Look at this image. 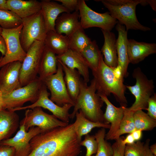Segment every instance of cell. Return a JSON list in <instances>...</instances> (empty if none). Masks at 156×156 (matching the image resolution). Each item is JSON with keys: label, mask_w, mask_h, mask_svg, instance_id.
<instances>
[{"label": "cell", "mask_w": 156, "mask_h": 156, "mask_svg": "<svg viewBox=\"0 0 156 156\" xmlns=\"http://www.w3.org/2000/svg\"><path fill=\"white\" fill-rule=\"evenodd\" d=\"M81 142L74 123L57 127L32 138L28 156H77L81 152Z\"/></svg>", "instance_id": "6da1fadb"}, {"label": "cell", "mask_w": 156, "mask_h": 156, "mask_svg": "<svg viewBox=\"0 0 156 156\" xmlns=\"http://www.w3.org/2000/svg\"><path fill=\"white\" fill-rule=\"evenodd\" d=\"M87 84L81 79L79 94L75 102L73 111L70 114V118L73 119L76 113L81 110L88 120L94 122L105 123L101 109L104 102L96 93L94 79L91 80L90 86Z\"/></svg>", "instance_id": "7a4b0ae2"}, {"label": "cell", "mask_w": 156, "mask_h": 156, "mask_svg": "<svg viewBox=\"0 0 156 156\" xmlns=\"http://www.w3.org/2000/svg\"><path fill=\"white\" fill-rule=\"evenodd\" d=\"M114 68L105 64L101 53L98 66L96 70L92 71L95 81L97 93L107 96L112 93L121 106L127 107L128 102L125 96L126 86L123 83L124 80L116 77Z\"/></svg>", "instance_id": "3957f363"}, {"label": "cell", "mask_w": 156, "mask_h": 156, "mask_svg": "<svg viewBox=\"0 0 156 156\" xmlns=\"http://www.w3.org/2000/svg\"><path fill=\"white\" fill-rule=\"evenodd\" d=\"M109 11L111 15L120 23L124 25L127 31L129 30H140L144 31L151 29L141 24L137 18L135 9L137 5L148 4L146 0H100Z\"/></svg>", "instance_id": "277c9868"}, {"label": "cell", "mask_w": 156, "mask_h": 156, "mask_svg": "<svg viewBox=\"0 0 156 156\" xmlns=\"http://www.w3.org/2000/svg\"><path fill=\"white\" fill-rule=\"evenodd\" d=\"M44 84L43 82L37 77L27 85L8 94H3L4 109L12 110L23 107L26 102L34 103L38 98Z\"/></svg>", "instance_id": "5b68a950"}, {"label": "cell", "mask_w": 156, "mask_h": 156, "mask_svg": "<svg viewBox=\"0 0 156 156\" xmlns=\"http://www.w3.org/2000/svg\"><path fill=\"white\" fill-rule=\"evenodd\" d=\"M132 76L136 80L135 84L126 87L134 96L135 101L128 109L134 112L139 110H146L148 100L154 94L153 80L148 79L139 67L134 70Z\"/></svg>", "instance_id": "8992f818"}, {"label": "cell", "mask_w": 156, "mask_h": 156, "mask_svg": "<svg viewBox=\"0 0 156 156\" xmlns=\"http://www.w3.org/2000/svg\"><path fill=\"white\" fill-rule=\"evenodd\" d=\"M22 19L20 40L22 47L27 52L34 42L44 41L47 31L41 10Z\"/></svg>", "instance_id": "52a82bcc"}, {"label": "cell", "mask_w": 156, "mask_h": 156, "mask_svg": "<svg viewBox=\"0 0 156 156\" xmlns=\"http://www.w3.org/2000/svg\"><path fill=\"white\" fill-rule=\"evenodd\" d=\"M44 47V41H36L27 52L20 69V78L22 87L37 77Z\"/></svg>", "instance_id": "ba28073f"}, {"label": "cell", "mask_w": 156, "mask_h": 156, "mask_svg": "<svg viewBox=\"0 0 156 156\" xmlns=\"http://www.w3.org/2000/svg\"><path fill=\"white\" fill-rule=\"evenodd\" d=\"M22 23L17 27L11 29L2 28L1 35L5 43L6 51L5 55L0 57V67L15 61L22 62L26 55L22 47L20 36Z\"/></svg>", "instance_id": "9c48e42d"}, {"label": "cell", "mask_w": 156, "mask_h": 156, "mask_svg": "<svg viewBox=\"0 0 156 156\" xmlns=\"http://www.w3.org/2000/svg\"><path fill=\"white\" fill-rule=\"evenodd\" d=\"M79 11L80 22L83 29L96 27L111 31L118 22L109 12L99 13L94 11L86 5L84 0H80Z\"/></svg>", "instance_id": "30bf717a"}, {"label": "cell", "mask_w": 156, "mask_h": 156, "mask_svg": "<svg viewBox=\"0 0 156 156\" xmlns=\"http://www.w3.org/2000/svg\"><path fill=\"white\" fill-rule=\"evenodd\" d=\"M56 118L43 111L41 107H36L27 109L25 111V117L19 122L20 125H23L26 131L32 127L40 128L42 132L59 127L68 125Z\"/></svg>", "instance_id": "8fae6325"}, {"label": "cell", "mask_w": 156, "mask_h": 156, "mask_svg": "<svg viewBox=\"0 0 156 156\" xmlns=\"http://www.w3.org/2000/svg\"><path fill=\"white\" fill-rule=\"evenodd\" d=\"M63 71L61 63L57 61V72L47 77L43 82L47 88L50 91V99L52 101L61 107L67 104H71L74 106L75 103L67 91Z\"/></svg>", "instance_id": "7c38bea8"}, {"label": "cell", "mask_w": 156, "mask_h": 156, "mask_svg": "<svg viewBox=\"0 0 156 156\" xmlns=\"http://www.w3.org/2000/svg\"><path fill=\"white\" fill-rule=\"evenodd\" d=\"M50 93L44 83L40 91L38 100L31 105L14 109L12 111H16L32 109L36 107H40L47 109L50 111L53 115L60 120L69 123L70 119L69 109L73 105L67 104L62 106H60L49 99Z\"/></svg>", "instance_id": "4fadbf2b"}, {"label": "cell", "mask_w": 156, "mask_h": 156, "mask_svg": "<svg viewBox=\"0 0 156 156\" xmlns=\"http://www.w3.org/2000/svg\"><path fill=\"white\" fill-rule=\"evenodd\" d=\"M42 132L41 129L36 127H31L27 131L23 125H20L19 130L15 136L0 141V145L13 147L15 156H28L31 151L30 141L34 136Z\"/></svg>", "instance_id": "5bb4252c"}, {"label": "cell", "mask_w": 156, "mask_h": 156, "mask_svg": "<svg viewBox=\"0 0 156 156\" xmlns=\"http://www.w3.org/2000/svg\"><path fill=\"white\" fill-rule=\"evenodd\" d=\"M22 62L15 61L8 63L0 70V90L3 94H8L22 87L20 81Z\"/></svg>", "instance_id": "9a60e30c"}, {"label": "cell", "mask_w": 156, "mask_h": 156, "mask_svg": "<svg viewBox=\"0 0 156 156\" xmlns=\"http://www.w3.org/2000/svg\"><path fill=\"white\" fill-rule=\"evenodd\" d=\"M99 95L106 105L105 111L103 114L105 122L110 125L108 131L105 134V139L112 140L119 129L123 116L124 107H116L110 102L106 96Z\"/></svg>", "instance_id": "2e32d148"}, {"label": "cell", "mask_w": 156, "mask_h": 156, "mask_svg": "<svg viewBox=\"0 0 156 156\" xmlns=\"http://www.w3.org/2000/svg\"><path fill=\"white\" fill-rule=\"evenodd\" d=\"M58 60L68 68L77 70L86 83L89 81L88 66L81 54L70 49L64 53L57 55Z\"/></svg>", "instance_id": "e0dca14e"}, {"label": "cell", "mask_w": 156, "mask_h": 156, "mask_svg": "<svg viewBox=\"0 0 156 156\" xmlns=\"http://www.w3.org/2000/svg\"><path fill=\"white\" fill-rule=\"evenodd\" d=\"M116 29L118 33V37L116 40L118 66L121 69L123 77H126L128 75L127 69L130 63L127 50V31L125 27L118 21L116 25Z\"/></svg>", "instance_id": "ac0fdd59"}, {"label": "cell", "mask_w": 156, "mask_h": 156, "mask_svg": "<svg viewBox=\"0 0 156 156\" xmlns=\"http://www.w3.org/2000/svg\"><path fill=\"white\" fill-rule=\"evenodd\" d=\"M127 50L130 63L137 64L149 55L156 53V44L128 39Z\"/></svg>", "instance_id": "d6986e66"}, {"label": "cell", "mask_w": 156, "mask_h": 156, "mask_svg": "<svg viewBox=\"0 0 156 156\" xmlns=\"http://www.w3.org/2000/svg\"><path fill=\"white\" fill-rule=\"evenodd\" d=\"M41 11L44 19L47 32L49 31H55L56 21L61 13L70 12L62 4L49 0L40 1Z\"/></svg>", "instance_id": "ffe728a7"}, {"label": "cell", "mask_w": 156, "mask_h": 156, "mask_svg": "<svg viewBox=\"0 0 156 156\" xmlns=\"http://www.w3.org/2000/svg\"><path fill=\"white\" fill-rule=\"evenodd\" d=\"M79 11L64 12L57 19L55 23V32L59 34H64L68 37L78 29L81 27Z\"/></svg>", "instance_id": "44dd1931"}, {"label": "cell", "mask_w": 156, "mask_h": 156, "mask_svg": "<svg viewBox=\"0 0 156 156\" xmlns=\"http://www.w3.org/2000/svg\"><path fill=\"white\" fill-rule=\"evenodd\" d=\"M19 124V116L15 112L0 109V142L10 138Z\"/></svg>", "instance_id": "7402d4cb"}, {"label": "cell", "mask_w": 156, "mask_h": 156, "mask_svg": "<svg viewBox=\"0 0 156 156\" xmlns=\"http://www.w3.org/2000/svg\"><path fill=\"white\" fill-rule=\"evenodd\" d=\"M8 10L11 11L22 19L32 16L41 10L40 1L36 0H7Z\"/></svg>", "instance_id": "603a6c76"}, {"label": "cell", "mask_w": 156, "mask_h": 156, "mask_svg": "<svg viewBox=\"0 0 156 156\" xmlns=\"http://www.w3.org/2000/svg\"><path fill=\"white\" fill-rule=\"evenodd\" d=\"M104 39L103 45L101 52L104 55L103 61L107 66L111 68L118 65L116 40L114 34L111 31L101 29Z\"/></svg>", "instance_id": "cb8c5ba5"}, {"label": "cell", "mask_w": 156, "mask_h": 156, "mask_svg": "<svg viewBox=\"0 0 156 156\" xmlns=\"http://www.w3.org/2000/svg\"><path fill=\"white\" fill-rule=\"evenodd\" d=\"M44 42L45 46L57 55L64 53L69 49L68 37L54 31L47 32Z\"/></svg>", "instance_id": "d4e9b609"}, {"label": "cell", "mask_w": 156, "mask_h": 156, "mask_svg": "<svg viewBox=\"0 0 156 156\" xmlns=\"http://www.w3.org/2000/svg\"><path fill=\"white\" fill-rule=\"evenodd\" d=\"M75 116L76 119L74 123L75 129L78 138L80 141H81L83 136L88 134L94 128L109 129L110 127V125L109 124L94 122L88 120L86 118L81 110L76 113Z\"/></svg>", "instance_id": "484cf974"}, {"label": "cell", "mask_w": 156, "mask_h": 156, "mask_svg": "<svg viewBox=\"0 0 156 156\" xmlns=\"http://www.w3.org/2000/svg\"><path fill=\"white\" fill-rule=\"evenodd\" d=\"M57 61L61 63L65 73L64 80L68 94L75 103L79 92L81 75L77 70L70 69Z\"/></svg>", "instance_id": "4316f807"}, {"label": "cell", "mask_w": 156, "mask_h": 156, "mask_svg": "<svg viewBox=\"0 0 156 156\" xmlns=\"http://www.w3.org/2000/svg\"><path fill=\"white\" fill-rule=\"evenodd\" d=\"M56 56L45 46L38 73L39 78L43 81L47 77L57 72V60Z\"/></svg>", "instance_id": "83f0119b"}, {"label": "cell", "mask_w": 156, "mask_h": 156, "mask_svg": "<svg viewBox=\"0 0 156 156\" xmlns=\"http://www.w3.org/2000/svg\"><path fill=\"white\" fill-rule=\"evenodd\" d=\"M101 53L95 40H94L80 53L92 71L96 70L99 65Z\"/></svg>", "instance_id": "f1b7e54d"}, {"label": "cell", "mask_w": 156, "mask_h": 156, "mask_svg": "<svg viewBox=\"0 0 156 156\" xmlns=\"http://www.w3.org/2000/svg\"><path fill=\"white\" fill-rule=\"evenodd\" d=\"M68 38L69 49L80 53L92 41L82 27L76 30Z\"/></svg>", "instance_id": "f546056e"}, {"label": "cell", "mask_w": 156, "mask_h": 156, "mask_svg": "<svg viewBox=\"0 0 156 156\" xmlns=\"http://www.w3.org/2000/svg\"><path fill=\"white\" fill-rule=\"evenodd\" d=\"M133 117L135 129L150 131L156 126V120L151 118L142 110L135 112Z\"/></svg>", "instance_id": "4dcf8cb0"}, {"label": "cell", "mask_w": 156, "mask_h": 156, "mask_svg": "<svg viewBox=\"0 0 156 156\" xmlns=\"http://www.w3.org/2000/svg\"><path fill=\"white\" fill-rule=\"evenodd\" d=\"M124 109L123 116L113 140L116 139L124 134H131L135 130L133 117L134 112L129 110L127 107H124Z\"/></svg>", "instance_id": "1f68e13d"}, {"label": "cell", "mask_w": 156, "mask_h": 156, "mask_svg": "<svg viewBox=\"0 0 156 156\" xmlns=\"http://www.w3.org/2000/svg\"><path fill=\"white\" fill-rule=\"evenodd\" d=\"M105 129L102 128L94 135L97 144L96 154L92 156H113L112 145L105 139Z\"/></svg>", "instance_id": "d6a6232c"}, {"label": "cell", "mask_w": 156, "mask_h": 156, "mask_svg": "<svg viewBox=\"0 0 156 156\" xmlns=\"http://www.w3.org/2000/svg\"><path fill=\"white\" fill-rule=\"evenodd\" d=\"M22 19L14 12L10 10H0V25L4 29H11L19 26Z\"/></svg>", "instance_id": "836d02e7"}, {"label": "cell", "mask_w": 156, "mask_h": 156, "mask_svg": "<svg viewBox=\"0 0 156 156\" xmlns=\"http://www.w3.org/2000/svg\"><path fill=\"white\" fill-rule=\"evenodd\" d=\"M146 147V143L140 141L132 144L126 145L124 156H144Z\"/></svg>", "instance_id": "e575fe53"}, {"label": "cell", "mask_w": 156, "mask_h": 156, "mask_svg": "<svg viewBox=\"0 0 156 156\" xmlns=\"http://www.w3.org/2000/svg\"><path fill=\"white\" fill-rule=\"evenodd\" d=\"M81 146L85 147L86 152L85 156H92L96 153L97 149V144L94 135L88 134L86 135L83 140L80 143Z\"/></svg>", "instance_id": "d590c367"}, {"label": "cell", "mask_w": 156, "mask_h": 156, "mask_svg": "<svg viewBox=\"0 0 156 156\" xmlns=\"http://www.w3.org/2000/svg\"><path fill=\"white\" fill-rule=\"evenodd\" d=\"M125 138L121 137L116 139V141L112 145L113 150V156H124V151L125 145L122 143Z\"/></svg>", "instance_id": "8d00e7d4"}, {"label": "cell", "mask_w": 156, "mask_h": 156, "mask_svg": "<svg viewBox=\"0 0 156 156\" xmlns=\"http://www.w3.org/2000/svg\"><path fill=\"white\" fill-rule=\"evenodd\" d=\"M62 3L70 12L79 10L80 0H55Z\"/></svg>", "instance_id": "74e56055"}, {"label": "cell", "mask_w": 156, "mask_h": 156, "mask_svg": "<svg viewBox=\"0 0 156 156\" xmlns=\"http://www.w3.org/2000/svg\"><path fill=\"white\" fill-rule=\"evenodd\" d=\"M147 114L152 118L156 120V94H154L148 101Z\"/></svg>", "instance_id": "f35d334b"}, {"label": "cell", "mask_w": 156, "mask_h": 156, "mask_svg": "<svg viewBox=\"0 0 156 156\" xmlns=\"http://www.w3.org/2000/svg\"><path fill=\"white\" fill-rule=\"evenodd\" d=\"M14 148L6 145H0V156H15Z\"/></svg>", "instance_id": "ab89813d"}, {"label": "cell", "mask_w": 156, "mask_h": 156, "mask_svg": "<svg viewBox=\"0 0 156 156\" xmlns=\"http://www.w3.org/2000/svg\"><path fill=\"white\" fill-rule=\"evenodd\" d=\"M6 51V47L5 40L2 36L0 35V52L1 53L2 56L5 55Z\"/></svg>", "instance_id": "60d3db41"}, {"label": "cell", "mask_w": 156, "mask_h": 156, "mask_svg": "<svg viewBox=\"0 0 156 156\" xmlns=\"http://www.w3.org/2000/svg\"><path fill=\"white\" fill-rule=\"evenodd\" d=\"M135 141H140L142 136V131L135 129L131 133Z\"/></svg>", "instance_id": "b9f144b4"}, {"label": "cell", "mask_w": 156, "mask_h": 156, "mask_svg": "<svg viewBox=\"0 0 156 156\" xmlns=\"http://www.w3.org/2000/svg\"><path fill=\"white\" fill-rule=\"evenodd\" d=\"M123 143L126 145L132 144L135 142V140L131 133L129 134L122 140Z\"/></svg>", "instance_id": "7bdbcfd3"}, {"label": "cell", "mask_w": 156, "mask_h": 156, "mask_svg": "<svg viewBox=\"0 0 156 156\" xmlns=\"http://www.w3.org/2000/svg\"><path fill=\"white\" fill-rule=\"evenodd\" d=\"M150 140L149 139L146 140V153L144 156H155L151 152L149 148V144Z\"/></svg>", "instance_id": "ee69618b"}, {"label": "cell", "mask_w": 156, "mask_h": 156, "mask_svg": "<svg viewBox=\"0 0 156 156\" xmlns=\"http://www.w3.org/2000/svg\"><path fill=\"white\" fill-rule=\"evenodd\" d=\"M7 0H0V10H8Z\"/></svg>", "instance_id": "f6af8a7d"}, {"label": "cell", "mask_w": 156, "mask_h": 156, "mask_svg": "<svg viewBox=\"0 0 156 156\" xmlns=\"http://www.w3.org/2000/svg\"><path fill=\"white\" fill-rule=\"evenodd\" d=\"M148 4L150 5L153 10L156 11V0H147Z\"/></svg>", "instance_id": "bcb514c9"}, {"label": "cell", "mask_w": 156, "mask_h": 156, "mask_svg": "<svg viewBox=\"0 0 156 156\" xmlns=\"http://www.w3.org/2000/svg\"><path fill=\"white\" fill-rule=\"evenodd\" d=\"M149 149L152 153L156 156V143L149 146Z\"/></svg>", "instance_id": "7dc6e473"}, {"label": "cell", "mask_w": 156, "mask_h": 156, "mask_svg": "<svg viewBox=\"0 0 156 156\" xmlns=\"http://www.w3.org/2000/svg\"><path fill=\"white\" fill-rule=\"evenodd\" d=\"M2 92L0 90V109H5L4 104L2 98Z\"/></svg>", "instance_id": "c3c4849f"}, {"label": "cell", "mask_w": 156, "mask_h": 156, "mask_svg": "<svg viewBox=\"0 0 156 156\" xmlns=\"http://www.w3.org/2000/svg\"><path fill=\"white\" fill-rule=\"evenodd\" d=\"M2 31V28L1 27H0V35H1Z\"/></svg>", "instance_id": "681fc988"}]
</instances>
